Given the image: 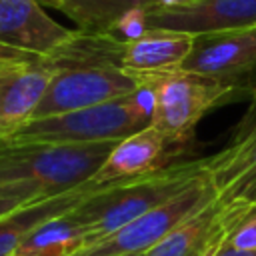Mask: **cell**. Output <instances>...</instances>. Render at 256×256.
<instances>
[{
	"label": "cell",
	"mask_w": 256,
	"mask_h": 256,
	"mask_svg": "<svg viewBox=\"0 0 256 256\" xmlns=\"http://www.w3.org/2000/svg\"><path fill=\"white\" fill-rule=\"evenodd\" d=\"M206 172L208 158L178 160L158 172L88 192L72 208V214L86 228V246L96 244L148 210L164 204Z\"/></svg>",
	"instance_id": "1"
},
{
	"label": "cell",
	"mask_w": 256,
	"mask_h": 256,
	"mask_svg": "<svg viewBox=\"0 0 256 256\" xmlns=\"http://www.w3.org/2000/svg\"><path fill=\"white\" fill-rule=\"evenodd\" d=\"M154 92L146 82L138 90L116 100L64 114L32 118L4 142H48V144H94L118 142L152 126Z\"/></svg>",
	"instance_id": "2"
},
{
	"label": "cell",
	"mask_w": 256,
	"mask_h": 256,
	"mask_svg": "<svg viewBox=\"0 0 256 256\" xmlns=\"http://www.w3.org/2000/svg\"><path fill=\"white\" fill-rule=\"evenodd\" d=\"M114 144H12L0 140V186L28 184L44 198L80 190L104 164Z\"/></svg>",
	"instance_id": "3"
},
{
	"label": "cell",
	"mask_w": 256,
	"mask_h": 256,
	"mask_svg": "<svg viewBox=\"0 0 256 256\" xmlns=\"http://www.w3.org/2000/svg\"><path fill=\"white\" fill-rule=\"evenodd\" d=\"M140 82H146L154 92L152 126L170 142L184 148L192 140L194 128L204 114L212 108L242 100V96L226 84L186 70L144 76Z\"/></svg>",
	"instance_id": "4"
},
{
	"label": "cell",
	"mask_w": 256,
	"mask_h": 256,
	"mask_svg": "<svg viewBox=\"0 0 256 256\" xmlns=\"http://www.w3.org/2000/svg\"><path fill=\"white\" fill-rule=\"evenodd\" d=\"M218 200L210 174H202L180 194L128 222L114 234L78 250L74 256H134L146 254L166 236Z\"/></svg>",
	"instance_id": "5"
},
{
	"label": "cell",
	"mask_w": 256,
	"mask_h": 256,
	"mask_svg": "<svg viewBox=\"0 0 256 256\" xmlns=\"http://www.w3.org/2000/svg\"><path fill=\"white\" fill-rule=\"evenodd\" d=\"M236 90L242 100L256 98V26L194 36L182 68Z\"/></svg>",
	"instance_id": "6"
},
{
	"label": "cell",
	"mask_w": 256,
	"mask_h": 256,
	"mask_svg": "<svg viewBox=\"0 0 256 256\" xmlns=\"http://www.w3.org/2000/svg\"><path fill=\"white\" fill-rule=\"evenodd\" d=\"M54 76L46 58L8 52L0 56V140L34 118Z\"/></svg>",
	"instance_id": "7"
},
{
	"label": "cell",
	"mask_w": 256,
	"mask_h": 256,
	"mask_svg": "<svg viewBox=\"0 0 256 256\" xmlns=\"http://www.w3.org/2000/svg\"><path fill=\"white\" fill-rule=\"evenodd\" d=\"M184 146L170 142L154 126L138 130L124 140H118L110 150L104 164L96 174L82 186V190L92 192L104 186H112L130 178L146 176L158 172L176 162Z\"/></svg>",
	"instance_id": "8"
},
{
	"label": "cell",
	"mask_w": 256,
	"mask_h": 256,
	"mask_svg": "<svg viewBox=\"0 0 256 256\" xmlns=\"http://www.w3.org/2000/svg\"><path fill=\"white\" fill-rule=\"evenodd\" d=\"M256 26V0H184L148 8V30H174L192 36Z\"/></svg>",
	"instance_id": "9"
},
{
	"label": "cell",
	"mask_w": 256,
	"mask_h": 256,
	"mask_svg": "<svg viewBox=\"0 0 256 256\" xmlns=\"http://www.w3.org/2000/svg\"><path fill=\"white\" fill-rule=\"evenodd\" d=\"M76 30L58 24L38 0H0V48L48 58L74 38Z\"/></svg>",
	"instance_id": "10"
},
{
	"label": "cell",
	"mask_w": 256,
	"mask_h": 256,
	"mask_svg": "<svg viewBox=\"0 0 256 256\" xmlns=\"http://www.w3.org/2000/svg\"><path fill=\"white\" fill-rule=\"evenodd\" d=\"M208 174L222 204L256 200V98L228 146L208 158Z\"/></svg>",
	"instance_id": "11"
},
{
	"label": "cell",
	"mask_w": 256,
	"mask_h": 256,
	"mask_svg": "<svg viewBox=\"0 0 256 256\" xmlns=\"http://www.w3.org/2000/svg\"><path fill=\"white\" fill-rule=\"evenodd\" d=\"M244 204L246 202H212L144 256H214V252L228 240Z\"/></svg>",
	"instance_id": "12"
},
{
	"label": "cell",
	"mask_w": 256,
	"mask_h": 256,
	"mask_svg": "<svg viewBox=\"0 0 256 256\" xmlns=\"http://www.w3.org/2000/svg\"><path fill=\"white\" fill-rule=\"evenodd\" d=\"M194 44V36L174 30H148L122 44L120 66L136 78L180 70Z\"/></svg>",
	"instance_id": "13"
},
{
	"label": "cell",
	"mask_w": 256,
	"mask_h": 256,
	"mask_svg": "<svg viewBox=\"0 0 256 256\" xmlns=\"http://www.w3.org/2000/svg\"><path fill=\"white\" fill-rule=\"evenodd\" d=\"M86 194L88 192L80 188L74 192H66L60 196H52V198L28 204L16 210L14 214L2 218L0 220V256H16V250L34 228H38L40 224H44L46 220L62 212L72 210L76 204L84 200Z\"/></svg>",
	"instance_id": "14"
},
{
	"label": "cell",
	"mask_w": 256,
	"mask_h": 256,
	"mask_svg": "<svg viewBox=\"0 0 256 256\" xmlns=\"http://www.w3.org/2000/svg\"><path fill=\"white\" fill-rule=\"evenodd\" d=\"M84 246L86 228L68 210L34 228L16 250V256H74Z\"/></svg>",
	"instance_id": "15"
},
{
	"label": "cell",
	"mask_w": 256,
	"mask_h": 256,
	"mask_svg": "<svg viewBox=\"0 0 256 256\" xmlns=\"http://www.w3.org/2000/svg\"><path fill=\"white\" fill-rule=\"evenodd\" d=\"M156 0H64L62 10L82 32H108L110 26L136 6H156Z\"/></svg>",
	"instance_id": "16"
},
{
	"label": "cell",
	"mask_w": 256,
	"mask_h": 256,
	"mask_svg": "<svg viewBox=\"0 0 256 256\" xmlns=\"http://www.w3.org/2000/svg\"><path fill=\"white\" fill-rule=\"evenodd\" d=\"M148 8H152V6H136V8L124 12L110 26V30L106 34H110L122 42L140 38L142 34L148 32Z\"/></svg>",
	"instance_id": "17"
},
{
	"label": "cell",
	"mask_w": 256,
	"mask_h": 256,
	"mask_svg": "<svg viewBox=\"0 0 256 256\" xmlns=\"http://www.w3.org/2000/svg\"><path fill=\"white\" fill-rule=\"evenodd\" d=\"M228 242L240 250H256V200H248L234 222Z\"/></svg>",
	"instance_id": "18"
},
{
	"label": "cell",
	"mask_w": 256,
	"mask_h": 256,
	"mask_svg": "<svg viewBox=\"0 0 256 256\" xmlns=\"http://www.w3.org/2000/svg\"><path fill=\"white\" fill-rule=\"evenodd\" d=\"M40 200H46V198L28 184H2L0 186V220Z\"/></svg>",
	"instance_id": "19"
},
{
	"label": "cell",
	"mask_w": 256,
	"mask_h": 256,
	"mask_svg": "<svg viewBox=\"0 0 256 256\" xmlns=\"http://www.w3.org/2000/svg\"><path fill=\"white\" fill-rule=\"evenodd\" d=\"M214 256H256V250H240L236 246H232L228 240L214 252Z\"/></svg>",
	"instance_id": "20"
},
{
	"label": "cell",
	"mask_w": 256,
	"mask_h": 256,
	"mask_svg": "<svg viewBox=\"0 0 256 256\" xmlns=\"http://www.w3.org/2000/svg\"><path fill=\"white\" fill-rule=\"evenodd\" d=\"M40 4H44V6H50V8H56V10H62V4H64V0H38Z\"/></svg>",
	"instance_id": "21"
},
{
	"label": "cell",
	"mask_w": 256,
	"mask_h": 256,
	"mask_svg": "<svg viewBox=\"0 0 256 256\" xmlns=\"http://www.w3.org/2000/svg\"><path fill=\"white\" fill-rule=\"evenodd\" d=\"M160 6H172V4H180V2H184V0H156Z\"/></svg>",
	"instance_id": "22"
},
{
	"label": "cell",
	"mask_w": 256,
	"mask_h": 256,
	"mask_svg": "<svg viewBox=\"0 0 256 256\" xmlns=\"http://www.w3.org/2000/svg\"><path fill=\"white\" fill-rule=\"evenodd\" d=\"M2 54H4V50H2V48H0V56H2Z\"/></svg>",
	"instance_id": "23"
},
{
	"label": "cell",
	"mask_w": 256,
	"mask_h": 256,
	"mask_svg": "<svg viewBox=\"0 0 256 256\" xmlns=\"http://www.w3.org/2000/svg\"><path fill=\"white\" fill-rule=\"evenodd\" d=\"M134 256H144V254H134Z\"/></svg>",
	"instance_id": "24"
}]
</instances>
